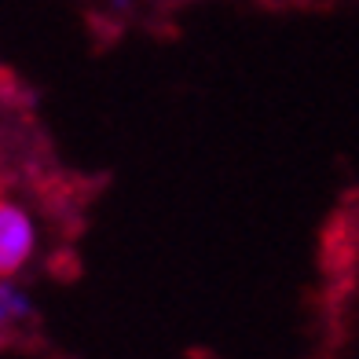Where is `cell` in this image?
Masks as SVG:
<instances>
[{
  "label": "cell",
  "mask_w": 359,
  "mask_h": 359,
  "mask_svg": "<svg viewBox=\"0 0 359 359\" xmlns=\"http://www.w3.org/2000/svg\"><path fill=\"white\" fill-rule=\"evenodd\" d=\"M41 253V220L19 194L0 187V279H19Z\"/></svg>",
  "instance_id": "cell-1"
},
{
  "label": "cell",
  "mask_w": 359,
  "mask_h": 359,
  "mask_svg": "<svg viewBox=\"0 0 359 359\" xmlns=\"http://www.w3.org/2000/svg\"><path fill=\"white\" fill-rule=\"evenodd\" d=\"M37 323V304L19 279H0V348L26 341Z\"/></svg>",
  "instance_id": "cell-2"
}]
</instances>
